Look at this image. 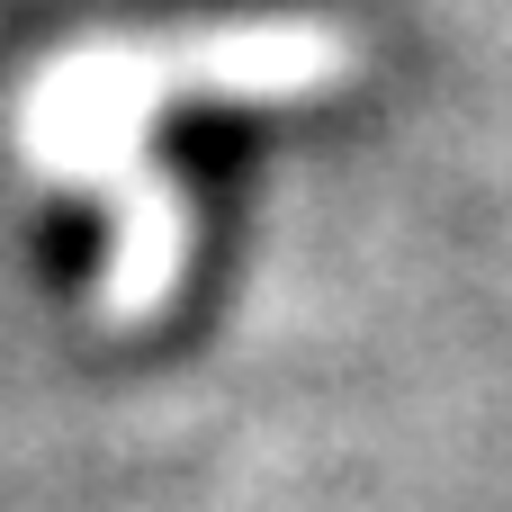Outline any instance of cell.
<instances>
[{"label":"cell","mask_w":512,"mask_h":512,"mask_svg":"<svg viewBox=\"0 0 512 512\" xmlns=\"http://www.w3.org/2000/svg\"><path fill=\"white\" fill-rule=\"evenodd\" d=\"M351 72H360V36L333 18H225L180 36H72L18 81L9 99L18 162L54 189L108 198L117 216L90 288L108 333L162 324L189 270V198L144 162V126L180 99H216V108L324 99Z\"/></svg>","instance_id":"6da1fadb"}]
</instances>
